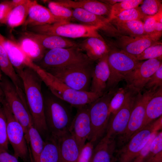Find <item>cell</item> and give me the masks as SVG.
I'll return each mask as SVG.
<instances>
[{
  "label": "cell",
  "mask_w": 162,
  "mask_h": 162,
  "mask_svg": "<svg viewBox=\"0 0 162 162\" xmlns=\"http://www.w3.org/2000/svg\"><path fill=\"white\" fill-rule=\"evenodd\" d=\"M146 16L141 12L138 7L124 10L110 20V22L143 20Z\"/></svg>",
  "instance_id": "8d00e7d4"
},
{
  "label": "cell",
  "mask_w": 162,
  "mask_h": 162,
  "mask_svg": "<svg viewBox=\"0 0 162 162\" xmlns=\"http://www.w3.org/2000/svg\"><path fill=\"white\" fill-rule=\"evenodd\" d=\"M123 0H101L99 1L106 4L112 6L114 4L121 2Z\"/></svg>",
  "instance_id": "681fc988"
},
{
  "label": "cell",
  "mask_w": 162,
  "mask_h": 162,
  "mask_svg": "<svg viewBox=\"0 0 162 162\" xmlns=\"http://www.w3.org/2000/svg\"><path fill=\"white\" fill-rule=\"evenodd\" d=\"M55 97L44 98V112L49 133L58 138L69 132L73 118L63 101Z\"/></svg>",
  "instance_id": "3957f363"
},
{
  "label": "cell",
  "mask_w": 162,
  "mask_h": 162,
  "mask_svg": "<svg viewBox=\"0 0 162 162\" xmlns=\"http://www.w3.org/2000/svg\"><path fill=\"white\" fill-rule=\"evenodd\" d=\"M3 25V24L0 23V27L2 26Z\"/></svg>",
  "instance_id": "f5cc1de1"
},
{
  "label": "cell",
  "mask_w": 162,
  "mask_h": 162,
  "mask_svg": "<svg viewBox=\"0 0 162 162\" xmlns=\"http://www.w3.org/2000/svg\"><path fill=\"white\" fill-rule=\"evenodd\" d=\"M139 61L162 58V42L157 41L145 49L139 55L134 56Z\"/></svg>",
  "instance_id": "d590c367"
},
{
  "label": "cell",
  "mask_w": 162,
  "mask_h": 162,
  "mask_svg": "<svg viewBox=\"0 0 162 162\" xmlns=\"http://www.w3.org/2000/svg\"><path fill=\"white\" fill-rule=\"evenodd\" d=\"M45 2L47 3L49 10L56 17L66 22L74 21L71 9L61 5L55 1L47 0Z\"/></svg>",
  "instance_id": "d6a6232c"
},
{
  "label": "cell",
  "mask_w": 162,
  "mask_h": 162,
  "mask_svg": "<svg viewBox=\"0 0 162 162\" xmlns=\"http://www.w3.org/2000/svg\"><path fill=\"white\" fill-rule=\"evenodd\" d=\"M18 44L26 55L33 62L40 61L45 53V49L35 40L27 36L23 35Z\"/></svg>",
  "instance_id": "83f0119b"
},
{
  "label": "cell",
  "mask_w": 162,
  "mask_h": 162,
  "mask_svg": "<svg viewBox=\"0 0 162 162\" xmlns=\"http://www.w3.org/2000/svg\"><path fill=\"white\" fill-rule=\"evenodd\" d=\"M108 54L98 60L92 74L89 91L100 96L106 92L110 72L107 61Z\"/></svg>",
  "instance_id": "d6986e66"
},
{
  "label": "cell",
  "mask_w": 162,
  "mask_h": 162,
  "mask_svg": "<svg viewBox=\"0 0 162 162\" xmlns=\"http://www.w3.org/2000/svg\"><path fill=\"white\" fill-rule=\"evenodd\" d=\"M94 145L90 141L86 143L81 149L76 162H91Z\"/></svg>",
  "instance_id": "b9f144b4"
},
{
  "label": "cell",
  "mask_w": 162,
  "mask_h": 162,
  "mask_svg": "<svg viewBox=\"0 0 162 162\" xmlns=\"http://www.w3.org/2000/svg\"><path fill=\"white\" fill-rule=\"evenodd\" d=\"M32 1L25 0L14 7L8 16L6 24L12 28L23 25L27 17Z\"/></svg>",
  "instance_id": "f546056e"
},
{
  "label": "cell",
  "mask_w": 162,
  "mask_h": 162,
  "mask_svg": "<svg viewBox=\"0 0 162 162\" xmlns=\"http://www.w3.org/2000/svg\"><path fill=\"white\" fill-rule=\"evenodd\" d=\"M72 10L74 21H78L81 24L97 27L108 34L115 37L121 34L106 17L95 14L81 8H75Z\"/></svg>",
  "instance_id": "2e32d148"
},
{
  "label": "cell",
  "mask_w": 162,
  "mask_h": 162,
  "mask_svg": "<svg viewBox=\"0 0 162 162\" xmlns=\"http://www.w3.org/2000/svg\"><path fill=\"white\" fill-rule=\"evenodd\" d=\"M161 87H162V64L151 76L144 88L147 90H157Z\"/></svg>",
  "instance_id": "ab89813d"
},
{
  "label": "cell",
  "mask_w": 162,
  "mask_h": 162,
  "mask_svg": "<svg viewBox=\"0 0 162 162\" xmlns=\"http://www.w3.org/2000/svg\"><path fill=\"white\" fill-rule=\"evenodd\" d=\"M22 35L29 36L37 41L45 49L68 48L77 45V43L66 38L50 34L35 33L28 31Z\"/></svg>",
  "instance_id": "44dd1931"
},
{
  "label": "cell",
  "mask_w": 162,
  "mask_h": 162,
  "mask_svg": "<svg viewBox=\"0 0 162 162\" xmlns=\"http://www.w3.org/2000/svg\"><path fill=\"white\" fill-rule=\"evenodd\" d=\"M162 1L145 0L138 7L141 13L145 16H153L162 8Z\"/></svg>",
  "instance_id": "74e56055"
},
{
  "label": "cell",
  "mask_w": 162,
  "mask_h": 162,
  "mask_svg": "<svg viewBox=\"0 0 162 162\" xmlns=\"http://www.w3.org/2000/svg\"><path fill=\"white\" fill-rule=\"evenodd\" d=\"M162 151V132L161 131L158 132L152 141L145 161Z\"/></svg>",
  "instance_id": "60d3db41"
},
{
  "label": "cell",
  "mask_w": 162,
  "mask_h": 162,
  "mask_svg": "<svg viewBox=\"0 0 162 162\" xmlns=\"http://www.w3.org/2000/svg\"><path fill=\"white\" fill-rule=\"evenodd\" d=\"M33 32L53 35L64 38H77L94 37L102 38L93 26L69 22H59L34 26L27 28Z\"/></svg>",
  "instance_id": "30bf717a"
},
{
  "label": "cell",
  "mask_w": 162,
  "mask_h": 162,
  "mask_svg": "<svg viewBox=\"0 0 162 162\" xmlns=\"http://www.w3.org/2000/svg\"><path fill=\"white\" fill-rule=\"evenodd\" d=\"M4 37L0 33V68L9 78L19 94L24 93L22 80L8 58L3 45Z\"/></svg>",
  "instance_id": "d4e9b609"
},
{
  "label": "cell",
  "mask_w": 162,
  "mask_h": 162,
  "mask_svg": "<svg viewBox=\"0 0 162 162\" xmlns=\"http://www.w3.org/2000/svg\"><path fill=\"white\" fill-rule=\"evenodd\" d=\"M158 132L156 131L152 133L147 142L132 162H144L148 154L151 143Z\"/></svg>",
  "instance_id": "f6af8a7d"
},
{
  "label": "cell",
  "mask_w": 162,
  "mask_h": 162,
  "mask_svg": "<svg viewBox=\"0 0 162 162\" xmlns=\"http://www.w3.org/2000/svg\"><path fill=\"white\" fill-rule=\"evenodd\" d=\"M116 144L115 139L105 136L94 147L91 162H114Z\"/></svg>",
  "instance_id": "cb8c5ba5"
},
{
  "label": "cell",
  "mask_w": 162,
  "mask_h": 162,
  "mask_svg": "<svg viewBox=\"0 0 162 162\" xmlns=\"http://www.w3.org/2000/svg\"><path fill=\"white\" fill-rule=\"evenodd\" d=\"M142 0H123L112 6L110 13L108 19L109 21L122 12L127 10L138 7L141 4Z\"/></svg>",
  "instance_id": "e575fe53"
},
{
  "label": "cell",
  "mask_w": 162,
  "mask_h": 162,
  "mask_svg": "<svg viewBox=\"0 0 162 162\" xmlns=\"http://www.w3.org/2000/svg\"><path fill=\"white\" fill-rule=\"evenodd\" d=\"M143 26L145 33L149 36L154 32L157 18L156 14L152 16H146L143 19Z\"/></svg>",
  "instance_id": "ee69618b"
},
{
  "label": "cell",
  "mask_w": 162,
  "mask_h": 162,
  "mask_svg": "<svg viewBox=\"0 0 162 162\" xmlns=\"http://www.w3.org/2000/svg\"><path fill=\"white\" fill-rule=\"evenodd\" d=\"M162 23L157 22L154 31L149 36L156 41H158L162 35Z\"/></svg>",
  "instance_id": "7dc6e473"
},
{
  "label": "cell",
  "mask_w": 162,
  "mask_h": 162,
  "mask_svg": "<svg viewBox=\"0 0 162 162\" xmlns=\"http://www.w3.org/2000/svg\"><path fill=\"white\" fill-rule=\"evenodd\" d=\"M16 73L22 83L34 126L42 137L49 133L44 116V98L41 90L42 81L35 71L28 67Z\"/></svg>",
  "instance_id": "6da1fadb"
},
{
  "label": "cell",
  "mask_w": 162,
  "mask_h": 162,
  "mask_svg": "<svg viewBox=\"0 0 162 162\" xmlns=\"http://www.w3.org/2000/svg\"><path fill=\"white\" fill-rule=\"evenodd\" d=\"M162 87L158 89L147 104L141 129L162 116Z\"/></svg>",
  "instance_id": "4316f807"
},
{
  "label": "cell",
  "mask_w": 162,
  "mask_h": 162,
  "mask_svg": "<svg viewBox=\"0 0 162 162\" xmlns=\"http://www.w3.org/2000/svg\"><path fill=\"white\" fill-rule=\"evenodd\" d=\"M144 162H162V151L145 160Z\"/></svg>",
  "instance_id": "c3c4849f"
},
{
  "label": "cell",
  "mask_w": 162,
  "mask_h": 162,
  "mask_svg": "<svg viewBox=\"0 0 162 162\" xmlns=\"http://www.w3.org/2000/svg\"><path fill=\"white\" fill-rule=\"evenodd\" d=\"M3 43L9 60L16 72L30 67L33 62L26 55L18 44L5 37Z\"/></svg>",
  "instance_id": "603a6c76"
},
{
  "label": "cell",
  "mask_w": 162,
  "mask_h": 162,
  "mask_svg": "<svg viewBox=\"0 0 162 162\" xmlns=\"http://www.w3.org/2000/svg\"><path fill=\"white\" fill-rule=\"evenodd\" d=\"M116 91L112 89L106 92L102 96L88 105L92 130L88 140L94 144L106 132L110 116L109 104Z\"/></svg>",
  "instance_id": "5b68a950"
},
{
  "label": "cell",
  "mask_w": 162,
  "mask_h": 162,
  "mask_svg": "<svg viewBox=\"0 0 162 162\" xmlns=\"http://www.w3.org/2000/svg\"><path fill=\"white\" fill-rule=\"evenodd\" d=\"M39 162H62L57 139L51 135L46 138Z\"/></svg>",
  "instance_id": "f1b7e54d"
},
{
  "label": "cell",
  "mask_w": 162,
  "mask_h": 162,
  "mask_svg": "<svg viewBox=\"0 0 162 162\" xmlns=\"http://www.w3.org/2000/svg\"><path fill=\"white\" fill-rule=\"evenodd\" d=\"M0 88H1L0 87Z\"/></svg>",
  "instance_id": "11a10c76"
},
{
  "label": "cell",
  "mask_w": 162,
  "mask_h": 162,
  "mask_svg": "<svg viewBox=\"0 0 162 162\" xmlns=\"http://www.w3.org/2000/svg\"><path fill=\"white\" fill-rule=\"evenodd\" d=\"M4 99L3 92L1 89L0 88V105L1 104L2 101Z\"/></svg>",
  "instance_id": "f907efd6"
},
{
  "label": "cell",
  "mask_w": 162,
  "mask_h": 162,
  "mask_svg": "<svg viewBox=\"0 0 162 162\" xmlns=\"http://www.w3.org/2000/svg\"><path fill=\"white\" fill-rule=\"evenodd\" d=\"M1 105L6 118L8 138L13 148L14 155L26 162L29 155L28 145L25 138L24 129L14 117L4 99Z\"/></svg>",
  "instance_id": "8fae6325"
},
{
  "label": "cell",
  "mask_w": 162,
  "mask_h": 162,
  "mask_svg": "<svg viewBox=\"0 0 162 162\" xmlns=\"http://www.w3.org/2000/svg\"><path fill=\"white\" fill-rule=\"evenodd\" d=\"M14 8L11 1H5L0 3V23L6 24L8 16Z\"/></svg>",
  "instance_id": "7bdbcfd3"
},
{
  "label": "cell",
  "mask_w": 162,
  "mask_h": 162,
  "mask_svg": "<svg viewBox=\"0 0 162 162\" xmlns=\"http://www.w3.org/2000/svg\"><path fill=\"white\" fill-rule=\"evenodd\" d=\"M116 160L114 162H116Z\"/></svg>",
  "instance_id": "db71d44e"
},
{
  "label": "cell",
  "mask_w": 162,
  "mask_h": 162,
  "mask_svg": "<svg viewBox=\"0 0 162 162\" xmlns=\"http://www.w3.org/2000/svg\"><path fill=\"white\" fill-rule=\"evenodd\" d=\"M116 37L115 45L120 50L134 56L158 41L147 35L132 37L121 34Z\"/></svg>",
  "instance_id": "e0dca14e"
},
{
  "label": "cell",
  "mask_w": 162,
  "mask_h": 162,
  "mask_svg": "<svg viewBox=\"0 0 162 162\" xmlns=\"http://www.w3.org/2000/svg\"><path fill=\"white\" fill-rule=\"evenodd\" d=\"M107 61L110 74L107 88L113 89L119 82L133 70L140 61L134 56L122 50H110L108 54Z\"/></svg>",
  "instance_id": "9c48e42d"
},
{
  "label": "cell",
  "mask_w": 162,
  "mask_h": 162,
  "mask_svg": "<svg viewBox=\"0 0 162 162\" xmlns=\"http://www.w3.org/2000/svg\"><path fill=\"white\" fill-rule=\"evenodd\" d=\"M162 64V59H152L140 62L136 68L125 77L126 87L137 93H141L148 80Z\"/></svg>",
  "instance_id": "5bb4252c"
},
{
  "label": "cell",
  "mask_w": 162,
  "mask_h": 162,
  "mask_svg": "<svg viewBox=\"0 0 162 162\" xmlns=\"http://www.w3.org/2000/svg\"><path fill=\"white\" fill-rule=\"evenodd\" d=\"M57 139L62 162H76L80 150L73 136L68 132Z\"/></svg>",
  "instance_id": "484cf974"
},
{
  "label": "cell",
  "mask_w": 162,
  "mask_h": 162,
  "mask_svg": "<svg viewBox=\"0 0 162 162\" xmlns=\"http://www.w3.org/2000/svg\"><path fill=\"white\" fill-rule=\"evenodd\" d=\"M18 159L8 151L0 148V162H19Z\"/></svg>",
  "instance_id": "bcb514c9"
},
{
  "label": "cell",
  "mask_w": 162,
  "mask_h": 162,
  "mask_svg": "<svg viewBox=\"0 0 162 162\" xmlns=\"http://www.w3.org/2000/svg\"><path fill=\"white\" fill-rule=\"evenodd\" d=\"M138 93L130 90L122 106L116 112L110 115L105 136L115 139L124 132Z\"/></svg>",
  "instance_id": "4fadbf2b"
},
{
  "label": "cell",
  "mask_w": 162,
  "mask_h": 162,
  "mask_svg": "<svg viewBox=\"0 0 162 162\" xmlns=\"http://www.w3.org/2000/svg\"><path fill=\"white\" fill-rule=\"evenodd\" d=\"M2 76L1 73V70L0 68V81L2 80Z\"/></svg>",
  "instance_id": "816d5d0a"
},
{
  "label": "cell",
  "mask_w": 162,
  "mask_h": 162,
  "mask_svg": "<svg viewBox=\"0 0 162 162\" xmlns=\"http://www.w3.org/2000/svg\"><path fill=\"white\" fill-rule=\"evenodd\" d=\"M58 4L71 9L81 8L95 14L105 17L110 16L112 6L96 0H58Z\"/></svg>",
  "instance_id": "ffe728a7"
},
{
  "label": "cell",
  "mask_w": 162,
  "mask_h": 162,
  "mask_svg": "<svg viewBox=\"0 0 162 162\" xmlns=\"http://www.w3.org/2000/svg\"><path fill=\"white\" fill-rule=\"evenodd\" d=\"M115 25L117 30L121 32L128 34L132 37L142 36L146 35L145 33L143 22L136 20L118 22L111 23Z\"/></svg>",
  "instance_id": "1f68e13d"
},
{
  "label": "cell",
  "mask_w": 162,
  "mask_h": 162,
  "mask_svg": "<svg viewBox=\"0 0 162 162\" xmlns=\"http://www.w3.org/2000/svg\"><path fill=\"white\" fill-rule=\"evenodd\" d=\"M92 64H79L46 70L73 89L89 92L94 69Z\"/></svg>",
  "instance_id": "52a82bcc"
},
{
  "label": "cell",
  "mask_w": 162,
  "mask_h": 162,
  "mask_svg": "<svg viewBox=\"0 0 162 162\" xmlns=\"http://www.w3.org/2000/svg\"><path fill=\"white\" fill-rule=\"evenodd\" d=\"M0 87L12 113L22 126L27 142L29 144L28 130L33 122L26 98L19 95L13 84L7 78L2 77L0 81Z\"/></svg>",
  "instance_id": "8992f818"
},
{
  "label": "cell",
  "mask_w": 162,
  "mask_h": 162,
  "mask_svg": "<svg viewBox=\"0 0 162 162\" xmlns=\"http://www.w3.org/2000/svg\"><path fill=\"white\" fill-rule=\"evenodd\" d=\"M157 90H147L142 94L141 92L138 93L127 128L124 132L118 137L116 144L119 146L121 147L126 144L141 129L147 104Z\"/></svg>",
  "instance_id": "7c38bea8"
},
{
  "label": "cell",
  "mask_w": 162,
  "mask_h": 162,
  "mask_svg": "<svg viewBox=\"0 0 162 162\" xmlns=\"http://www.w3.org/2000/svg\"><path fill=\"white\" fill-rule=\"evenodd\" d=\"M65 22L55 16L49 9L32 1L27 17L23 25L25 29L34 26Z\"/></svg>",
  "instance_id": "ac0fdd59"
},
{
  "label": "cell",
  "mask_w": 162,
  "mask_h": 162,
  "mask_svg": "<svg viewBox=\"0 0 162 162\" xmlns=\"http://www.w3.org/2000/svg\"><path fill=\"white\" fill-rule=\"evenodd\" d=\"M88 104L77 107L76 113L69 129V132L74 139L80 150L88 140L91 132Z\"/></svg>",
  "instance_id": "9a60e30c"
},
{
  "label": "cell",
  "mask_w": 162,
  "mask_h": 162,
  "mask_svg": "<svg viewBox=\"0 0 162 162\" xmlns=\"http://www.w3.org/2000/svg\"><path fill=\"white\" fill-rule=\"evenodd\" d=\"M77 46L68 48L50 50L45 53L40 61V65H38L46 70L74 65L92 64L93 61Z\"/></svg>",
  "instance_id": "277c9868"
},
{
  "label": "cell",
  "mask_w": 162,
  "mask_h": 162,
  "mask_svg": "<svg viewBox=\"0 0 162 162\" xmlns=\"http://www.w3.org/2000/svg\"><path fill=\"white\" fill-rule=\"evenodd\" d=\"M130 91L128 88H121L116 90L112 97L109 104L110 115L116 112L122 106Z\"/></svg>",
  "instance_id": "836d02e7"
},
{
  "label": "cell",
  "mask_w": 162,
  "mask_h": 162,
  "mask_svg": "<svg viewBox=\"0 0 162 162\" xmlns=\"http://www.w3.org/2000/svg\"><path fill=\"white\" fill-rule=\"evenodd\" d=\"M31 68L38 74L54 96L71 106L78 107L88 105L101 97L90 91L72 88L35 63Z\"/></svg>",
  "instance_id": "7a4b0ae2"
},
{
  "label": "cell",
  "mask_w": 162,
  "mask_h": 162,
  "mask_svg": "<svg viewBox=\"0 0 162 162\" xmlns=\"http://www.w3.org/2000/svg\"><path fill=\"white\" fill-rule=\"evenodd\" d=\"M77 46L82 51H84L87 56L92 61L98 60L108 54L109 47L103 38L91 37L86 38Z\"/></svg>",
  "instance_id": "7402d4cb"
},
{
  "label": "cell",
  "mask_w": 162,
  "mask_h": 162,
  "mask_svg": "<svg viewBox=\"0 0 162 162\" xmlns=\"http://www.w3.org/2000/svg\"><path fill=\"white\" fill-rule=\"evenodd\" d=\"M0 105V148L8 151V140L7 134V123L6 116Z\"/></svg>",
  "instance_id": "f35d334b"
},
{
  "label": "cell",
  "mask_w": 162,
  "mask_h": 162,
  "mask_svg": "<svg viewBox=\"0 0 162 162\" xmlns=\"http://www.w3.org/2000/svg\"><path fill=\"white\" fill-rule=\"evenodd\" d=\"M161 116L139 130L117 151L118 162H132L147 142L152 134L161 129Z\"/></svg>",
  "instance_id": "ba28073f"
},
{
  "label": "cell",
  "mask_w": 162,
  "mask_h": 162,
  "mask_svg": "<svg viewBox=\"0 0 162 162\" xmlns=\"http://www.w3.org/2000/svg\"><path fill=\"white\" fill-rule=\"evenodd\" d=\"M29 149L33 162H39L41 153L44 147L45 141L38 131L35 128L33 123L29 128Z\"/></svg>",
  "instance_id": "4dcf8cb0"
}]
</instances>
